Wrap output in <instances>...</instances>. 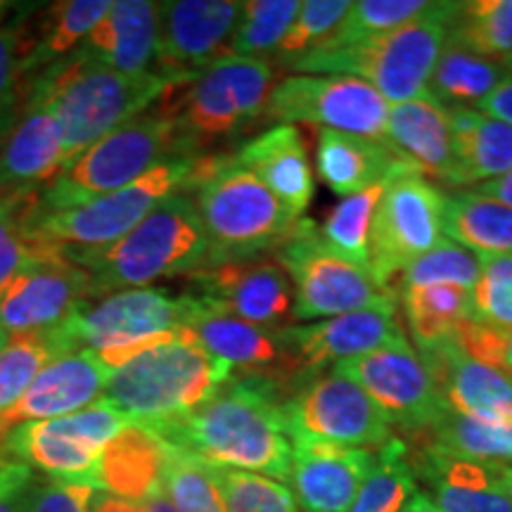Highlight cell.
<instances>
[{"instance_id":"cell-1","label":"cell","mask_w":512,"mask_h":512,"mask_svg":"<svg viewBox=\"0 0 512 512\" xmlns=\"http://www.w3.org/2000/svg\"><path fill=\"white\" fill-rule=\"evenodd\" d=\"M285 392L266 377L240 375L181 420L147 427L209 467L290 482L294 446L285 427Z\"/></svg>"},{"instance_id":"cell-2","label":"cell","mask_w":512,"mask_h":512,"mask_svg":"<svg viewBox=\"0 0 512 512\" xmlns=\"http://www.w3.org/2000/svg\"><path fill=\"white\" fill-rule=\"evenodd\" d=\"M34 83L46 93L62 119L64 169L98 140L145 114L166 93L188 86L162 72H119L81 48L46 72L36 74Z\"/></svg>"},{"instance_id":"cell-3","label":"cell","mask_w":512,"mask_h":512,"mask_svg":"<svg viewBox=\"0 0 512 512\" xmlns=\"http://www.w3.org/2000/svg\"><path fill=\"white\" fill-rule=\"evenodd\" d=\"M188 190L209 240L207 266L275 252L299 221L233 155H202Z\"/></svg>"},{"instance_id":"cell-4","label":"cell","mask_w":512,"mask_h":512,"mask_svg":"<svg viewBox=\"0 0 512 512\" xmlns=\"http://www.w3.org/2000/svg\"><path fill=\"white\" fill-rule=\"evenodd\" d=\"M91 275L93 299L155 287L157 280L192 275L209 264V240L188 192L166 197L126 238L100 249H60Z\"/></svg>"},{"instance_id":"cell-5","label":"cell","mask_w":512,"mask_h":512,"mask_svg":"<svg viewBox=\"0 0 512 512\" xmlns=\"http://www.w3.org/2000/svg\"><path fill=\"white\" fill-rule=\"evenodd\" d=\"M235 377L226 361L181 330L114 368L102 399L136 425L159 427L197 411Z\"/></svg>"},{"instance_id":"cell-6","label":"cell","mask_w":512,"mask_h":512,"mask_svg":"<svg viewBox=\"0 0 512 512\" xmlns=\"http://www.w3.org/2000/svg\"><path fill=\"white\" fill-rule=\"evenodd\" d=\"M458 3H432L413 22L347 48L313 50L287 67L294 74L354 76L389 105L430 93V79L446 46Z\"/></svg>"},{"instance_id":"cell-7","label":"cell","mask_w":512,"mask_h":512,"mask_svg":"<svg viewBox=\"0 0 512 512\" xmlns=\"http://www.w3.org/2000/svg\"><path fill=\"white\" fill-rule=\"evenodd\" d=\"M174 155L197 152L188 145L181 124L169 107L147 110L88 147L46 188L38 190L31 219L60 214L110 195Z\"/></svg>"},{"instance_id":"cell-8","label":"cell","mask_w":512,"mask_h":512,"mask_svg":"<svg viewBox=\"0 0 512 512\" xmlns=\"http://www.w3.org/2000/svg\"><path fill=\"white\" fill-rule=\"evenodd\" d=\"M197 302L188 292L171 297L162 287L121 290L88 299L60 328L50 330L55 347L64 351H93L112 370L162 339L188 330Z\"/></svg>"},{"instance_id":"cell-9","label":"cell","mask_w":512,"mask_h":512,"mask_svg":"<svg viewBox=\"0 0 512 512\" xmlns=\"http://www.w3.org/2000/svg\"><path fill=\"white\" fill-rule=\"evenodd\" d=\"M202 155H174L152 166L138 181L48 216H29L31 238L57 249H100L126 238L166 197L188 188Z\"/></svg>"},{"instance_id":"cell-10","label":"cell","mask_w":512,"mask_h":512,"mask_svg":"<svg viewBox=\"0 0 512 512\" xmlns=\"http://www.w3.org/2000/svg\"><path fill=\"white\" fill-rule=\"evenodd\" d=\"M273 88V62L226 53L188 83L183 98L169 110L188 145L202 155L204 145L233 140L259 124Z\"/></svg>"},{"instance_id":"cell-11","label":"cell","mask_w":512,"mask_h":512,"mask_svg":"<svg viewBox=\"0 0 512 512\" xmlns=\"http://www.w3.org/2000/svg\"><path fill=\"white\" fill-rule=\"evenodd\" d=\"M273 259L285 268L292 283L290 318L297 323H316L399 299L370 268L351 264L332 252L311 219L297 221L290 238L273 252Z\"/></svg>"},{"instance_id":"cell-12","label":"cell","mask_w":512,"mask_h":512,"mask_svg":"<svg viewBox=\"0 0 512 512\" xmlns=\"http://www.w3.org/2000/svg\"><path fill=\"white\" fill-rule=\"evenodd\" d=\"M128 425H133L128 415L100 399L79 413L17 425L0 439V448L31 470L48 475V479L100 491L98 479L105 448Z\"/></svg>"},{"instance_id":"cell-13","label":"cell","mask_w":512,"mask_h":512,"mask_svg":"<svg viewBox=\"0 0 512 512\" xmlns=\"http://www.w3.org/2000/svg\"><path fill=\"white\" fill-rule=\"evenodd\" d=\"M444 192L411 164H401L384 181L370 228V273L396 292V278L418 256L439 245Z\"/></svg>"},{"instance_id":"cell-14","label":"cell","mask_w":512,"mask_h":512,"mask_svg":"<svg viewBox=\"0 0 512 512\" xmlns=\"http://www.w3.org/2000/svg\"><path fill=\"white\" fill-rule=\"evenodd\" d=\"M292 446L382 448L394 439L392 427L370 396L339 370L313 377L283 403Z\"/></svg>"},{"instance_id":"cell-15","label":"cell","mask_w":512,"mask_h":512,"mask_svg":"<svg viewBox=\"0 0 512 512\" xmlns=\"http://www.w3.org/2000/svg\"><path fill=\"white\" fill-rule=\"evenodd\" d=\"M396 309L399 299H392L337 318L280 328V363L271 382L292 394L325 370L394 342L403 335Z\"/></svg>"},{"instance_id":"cell-16","label":"cell","mask_w":512,"mask_h":512,"mask_svg":"<svg viewBox=\"0 0 512 512\" xmlns=\"http://www.w3.org/2000/svg\"><path fill=\"white\" fill-rule=\"evenodd\" d=\"M389 110L392 105L373 86L354 76L292 74L275 83L264 119L278 126L311 124L384 143Z\"/></svg>"},{"instance_id":"cell-17","label":"cell","mask_w":512,"mask_h":512,"mask_svg":"<svg viewBox=\"0 0 512 512\" xmlns=\"http://www.w3.org/2000/svg\"><path fill=\"white\" fill-rule=\"evenodd\" d=\"M335 370L351 377L370 396L392 430L396 427L418 437L446 411L437 382L406 335L366 356L339 363Z\"/></svg>"},{"instance_id":"cell-18","label":"cell","mask_w":512,"mask_h":512,"mask_svg":"<svg viewBox=\"0 0 512 512\" xmlns=\"http://www.w3.org/2000/svg\"><path fill=\"white\" fill-rule=\"evenodd\" d=\"M41 247L36 259L0 294V328L10 337L60 328L83 302L93 299L86 268L57 247Z\"/></svg>"},{"instance_id":"cell-19","label":"cell","mask_w":512,"mask_h":512,"mask_svg":"<svg viewBox=\"0 0 512 512\" xmlns=\"http://www.w3.org/2000/svg\"><path fill=\"white\" fill-rule=\"evenodd\" d=\"M242 3L233 0H169L159 3V67L171 79L192 83L228 53Z\"/></svg>"},{"instance_id":"cell-20","label":"cell","mask_w":512,"mask_h":512,"mask_svg":"<svg viewBox=\"0 0 512 512\" xmlns=\"http://www.w3.org/2000/svg\"><path fill=\"white\" fill-rule=\"evenodd\" d=\"M197 302L266 330H280L292 313V283L275 259L226 261L192 273Z\"/></svg>"},{"instance_id":"cell-21","label":"cell","mask_w":512,"mask_h":512,"mask_svg":"<svg viewBox=\"0 0 512 512\" xmlns=\"http://www.w3.org/2000/svg\"><path fill=\"white\" fill-rule=\"evenodd\" d=\"M62 169V119L46 93L31 83L27 105L0 145V197L46 188Z\"/></svg>"},{"instance_id":"cell-22","label":"cell","mask_w":512,"mask_h":512,"mask_svg":"<svg viewBox=\"0 0 512 512\" xmlns=\"http://www.w3.org/2000/svg\"><path fill=\"white\" fill-rule=\"evenodd\" d=\"M112 368L93 351H64L46 363L8 413L0 415V439L17 425L79 413L102 399Z\"/></svg>"},{"instance_id":"cell-23","label":"cell","mask_w":512,"mask_h":512,"mask_svg":"<svg viewBox=\"0 0 512 512\" xmlns=\"http://www.w3.org/2000/svg\"><path fill=\"white\" fill-rule=\"evenodd\" d=\"M448 411L512 430V377L479 363L456 339L418 351Z\"/></svg>"},{"instance_id":"cell-24","label":"cell","mask_w":512,"mask_h":512,"mask_svg":"<svg viewBox=\"0 0 512 512\" xmlns=\"http://www.w3.org/2000/svg\"><path fill=\"white\" fill-rule=\"evenodd\" d=\"M370 448H294L290 486L304 512H349L377 463Z\"/></svg>"},{"instance_id":"cell-25","label":"cell","mask_w":512,"mask_h":512,"mask_svg":"<svg viewBox=\"0 0 512 512\" xmlns=\"http://www.w3.org/2000/svg\"><path fill=\"white\" fill-rule=\"evenodd\" d=\"M95 60L126 74L157 72L159 3L114 0L81 46Z\"/></svg>"},{"instance_id":"cell-26","label":"cell","mask_w":512,"mask_h":512,"mask_svg":"<svg viewBox=\"0 0 512 512\" xmlns=\"http://www.w3.org/2000/svg\"><path fill=\"white\" fill-rule=\"evenodd\" d=\"M411 463L441 512H512L501 463L448 458L432 451H418Z\"/></svg>"},{"instance_id":"cell-27","label":"cell","mask_w":512,"mask_h":512,"mask_svg":"<svg viewBox=\"0 0 512 512\" xmlns=\"http://www.w3.org/2000/svg\"><path fill=\"white\" fill-rule=\"evenodd\" d=\"M245 169L302 219L313 200V171L297 126H273L247 140L233 155Z\"/></svg>"},{"instance_id":"cell-28","label":"cell","mask_w":512,"mask_h":512,"mask_svg":"<svg viewBox=\"0 0 512 512\" xmlns=\"http://www.w3.org/2000/svg\"><path fill=\"white\" fill-rule=\"evenodd\" d=\"M384 143L422 176L448 185L453 171L451 110L430 93L389 110Z\"/></svg>"},{"instance_id":"cell-29","label":"cell","mask_w":512,"mask_h":512,"mask_svg":"<svg viewBox=\"0 0 512 512\" xmlns=\"http://www.w3.org/2000/svg\"><path fill=\"white\" fill-rule=\"evenodd\" d=\"M169 444L143 425H128L105 448L100 463V491L126 501L164 496Z\"/></svg>"},{"instance_id":"cell-30","label":"cell","mask_w":512,"mask_h":512,"mask_svg":"<svg viewBox=\"0 0 512 512\" xmlns=\"http://www.w3.org/2000/svg\"><path fill=\"white\" fill-rule=\"evenodd\" d=\"M188 332L211 356L226 361L235 370V375L242 373L273 380L275 370H278V330L259 328V325L245 323V320L197 302V311L190 320Z\"/></svg>"},{"instance_id":"cell-31","label":"cell","mask_w":512,"mask_h":512,"mask_svg":"<svg viewBox=\"0 0 512 512\" xmlns=\"http://www.w3.org/2000/svg\"><path fill=\"white\" fill-rule=\"evenodd\" d=\"M403 162L382 140L320 128L316 138L318 178L335 195L351 197L387 181Z\"/></svg>"},{"instance_id":"cell-32","label":"cell","mask_w":512,"mask_h":512,"mask_svg":"<svg viewBox=\"0 0 512 512\" xmlns=\"http://www.w3.org/2000/svg\"><path fill=\"white\" fill-rule=\"evenodd\" d=\"M453 171L448 188H470L512 171V126L475 110H451Z\"/></svg>"},{"instance_id":"cell-33","label":"cell","mask_w":512,"mask_h":512,"mask_svg":"<svg viewBox=\"0 0 512 512\" xmlns=\"http://www.w3.org/2000/svg\"><path fill=\"white\" fill-rule=\"evenodd\" d=\"M441 230L477 256H512V207L475 190L444 192Z\"/></svg>"},{"instance_id":"cell-34","label":"cell","mask_w":512,"mask_h":512,"mask_svg":"<svg viewBox=\"0 0 512 512\" xmlns=\"http://www.w3.org/2000/svg\"><path fill=\"white\" fill-rule=\"evenodd\" d=\"M399 302L418 351L456 339L472 318V292L456 285H430L399 290Z\"/></svg>"},{"instance_id":"cell-35","label":"cell","mask_w":512,"mask_h":512,"mask_svg":"<svg viewBox=\"0 0 512 512\" xmlns=\"http://www.w3.org/2000/svg\"><path fill=\"white\" fill-rule=\"evenodd\" d=\"M415 439L420 441V451L441 453L448 458L479 460V463L512 460V430L465 418L448 408L432 427H427Z\"/></svg>"},{"instance_id":"cell-36","label":"cell","mask_w":512,"mask_h":512,"mask_svg":"<svg viewBox=\"0 0 512 512\" xmlns=\"http://www.w3.org/2000/svg\"><path fill=\"white\" fill-rule=\"evenodd\" d=\"M501 74V60H486L446 38L430 79V95L448 110H472L494 91Z\"/></svg>"},{"instance_id":"cell-37","label":"cell","mask_w":512,"mask_h":512,"mask_svg":"<svg viewBox=\"0 0 512 512\" xmlns=\"http://www.w3.org/2000/svg\"><path fill=\"white\" fill-rule=\"evenodd\" d=\"M110 8V0H62V3L50 5L43 17L41 36L29 55L27 76L36 74L38 69L46 72L64 57L74 55L79 50L76 46H83L86 36Z\"/></svg>"},{"instance_id":"cell-38","label":"cell","mask_w":512,"mask_h":512,"mask_svg":"<svg viewBox=\"0 0 512 512\" xmlns=\"http://www.w3.org/2000/svg\"><path fill=\"white\" fill-rule=\"evenodd\" d=\"M448 41L486 60L512 55V0L458 3Z\"/></svg>"},{"instance_id":"cell-39","label":"cell","mask_w":512,"mask_h":512,"mask_svg":"<svg viewBox=\"0 0 512 512\" xmlns=\"http://www.w3.org/2000/svg\"><path fill=\"white\" fill-rule=\"evenodd\" d=\"M415 494L418 475L408 458V446L394 437L377 451L373 472L363 482L349 512H401Z\"/></svg>"},{"instance_id":"cell-40","label":"cell","mask_w":512,"mask_h":512,"mask_svg":"<svg viewBox=\"0 0 512 512\" xmlns=\"http://www.w3.org/2000/svg\"><path fill=\"white\" fill-rule=\"evenodd\" d=\"M302 3L299 0H249L242 3L238 27L228 43V53L271 62L285 36L290 34Z\"/></svg>"},{"instance_id":"cell-41","label":"cell","mask_w":512,"mask_h":512,"mask_svg":"<svg viewBox=\"0 0 512 512\" xmlns=\"http://www.w3.org/2000/svg\"><path fill=\"white\" fill-rule=\"evenodd\" d=\"M382 192L384 183L344 197L332 207L320 226V238L325 245L356 266L370 268V228H373V216L382 200Z\"/></svg>"},{"instance_id":"cell-42","label":"cell","mask_w":512,"mask_h":512,"mask_svg":"<svg viewBox=\"0 0 512 512\" xmlns=\"http://www.w3.org/2000/svg\"><path fill=\"white\" fill-rule=\"evenodd\" d=\"M164 498L174 512H228L214 470L169 444Z\"/></svg>"},{"instance_id":"cell-43","label":"cell","mask_w":512,"mask_h":512,"mask_svg":"<svg viewBox=\"0 0 512 512\" xmlns=\"http://www.w3.org/2000/svg\"><path fill=\"white\" fill-rule=\"evenodd\" d=\"M430 5L432 3H422V0H361V3H351L349 15L344 17L339 29L316 50L347 48L373 36L387 34V31H394L418 19Z\"/></svg>"},{"instance_id":"cell-44","label":"cell","mask_w":512,"mask_h":512,"mask_svg":"<svg viewBox=\"0 0 512 512\" xmlns=\"http://www.w3.org/2000/svg\"><path fill=\"white\" fill-rule=\"evenodd\" d=\"M479 275H482V256L470 249L456 245L451 240H441L437 247L425 252L399 275L396 292L408 287H430V285H456L463 290H475Z\"/></svg>"},{"instance_id":"cell-45","label":"cell","mask_w":512,"mask_h":512,"mask_svg":"<svg viewBox=\"0 0 512 512\" xmlns=\"http://www.w3.org/2000/svg\"><path fill=\"white\" fill-rule=\"evenodd\" d=\"M55 356H60V351L50 332L10 337V342L0 351V415L8 413L22 399L36 375Z\"/></svg>"},{"instance_id":"cell-46","label":"cell","mask_w":512,"mask_h":512,"mask_svg":"<svg viewBox=\"0 0 512 512\" xmlns=\"http://www.w3.org/2000/svg\"><path fill=\"white\" fill-rule=\"evenodd\" d=\"M36 197L38 190L0 197V294L43 249L29 233Z\"/></svg>"},{"instance_id":"cell-47","label":"cell","mask_w":512,"mask_h":512,"mask_svg":"<svg viewBox=\"0 0 512 512\" xmlns=\"http://www.w3.org/2000/svg\"><path fill=\"white\" fill-rule=\"evenodd\" d=\"M228 512H302L290 486L254 472L211 467Z\"/></svg>"},{"instance_id":"cell-48","label":"cell","mask_w":512,"mask_h":512,"mask_svg":"<svg viewBox=\"0 0 512 512\" xmlns=\"http://www.w3.org/2000/svg\"><path fill=\"white\" fill-rule=\"evenodd\" d=\"M351 3L347 0H306L302 3L297 19H294L290 34L285 36L283 46L273 57V67L287 69L299 57L309 55L311 50L323 46L328 38L339 29L344 17L349 15Z\"/></svg>"},{"instance_id":"cell-49","label":"cell","mask_w":512,"mask_h":512,"mask_svg":"<svg viewBox=\"0 0 512 512\" xmlns=\"http://www.w3.org/2000/svg\"><path fill=\"white\" fill-rule=\"evenodd\" d=\"M472 320L512 328V256H482V275L472 290Z\"/></svg>"},{"instance_id":"cell-50","label":"cell","mask_w":512,"mask_h":512,"mask_svg":"<svg viewBox=\"0 0 512 512\" xmlns=\"http://www.w3.org/2000/svg\"><path fill=\"white\" fill-rule=\"evenodd\" d=\"M456 342L479 363L512 377V328H496L470 318L458 330Z\"/></svg>"},{"instance_id":"cell-51","label":"cell","mask_w":512,"mask_h":512,"mask_svg":"<svg viewBox=\"0 0 512 512\" xmlns=\"http://www.w3.org/2000/svg\"><path fill=\"white\" fill-rule=\"evenodd\" d=\"M34 41L22 24H3L0 27V110L17 102L19 83L27 76V62Z\"/></svg>"},{"instance_id":"cell-52","label":"cell","mask_w":512,"mask_h":512,"mask_svg":"<svg viewBox=\"0 0 512 512\" xmlns=\"http://www.w3.org/2000/svg\"><path fill=\"white\" fill-rule=\"evenodd\" d=\"M98 491L83 484L31 482L24 498V512H93V501Z\"/></svg>"},{"instance_id":"cell-53","label":"cell","mask_w":512,"mask_h":512,"mask_svg":"<svg viewBox=\"0 0 512 512\" xmlns=\"http://www.w3.org/2000/svg\"><path fill=\"white\" fill-rule=\"evenodd\" d=\"M501 67V79H498L494 91L486 95L482 105H479V110H482L486 117L498 119L503 121V124L512 126V55L503 57Z\"/></svg>"},{"instance_id":"cell-54","label":"cell","mask_w":512,"mask_h":512,"mask_svg":"<svg viewBox=\"0 0 512 512\" xmlns=\"http://www.w3.org/2000/svg\"><path fill=\"white\" fill-rule=\"evenodd\" d=\"M93 512H174L164 496L150 498V501H126L105 491H98L93 501Z\"/></svg>"},{"instance_id":"cell-55","label":"cell","mask_w":512,"mask_h":512,"mask_svg":"<svg viewBox=\"0 0 512 512\" xmlns=\"http://www.w3.org/2000/svg\"><path fill=\"white\" fill-rule=\"evenodd\" d=\"M31 482H34V470L24 463H19V460L10 458L8 453L0 448V496H10L17 494V491H24Z\"/></svg>"},{"instance_id":"cell-56","label":"cell","mask_w":512,"mask_h":512,"mask_svg":"<svg viewBox=\"0 0 512 512\" xmlns=\"http://www.w3.org/2000/svg\"><path fill=\"white\" fill-rule=\"evenodd\" d=\"M475 192L512 207V171H508V174L501 176V178H496V181L477 185Z\"/></svg>"},{"instance_id":"cell-57","label":"cell","mask_w":512,"mask_h":512,"mask_svg":"<svg viewBox=\"0 0 512 512\" xmlns=\"http://www.w3.org/2000/svg\"><path fill=\"white\" fill-rule=\"evenodd\" d=\"M401 512H441V508L432 501V496L427 491H418Z\"/></svg>"},{"instance_id":"cell-58","label":"cell","mask_w":512,"mask_h":512,"mask_svg":"<svg viewBox=\"0 0 512 512\" xmlns=\"http://www.w3.org/2000/svg\"><path fill=\"white\" fill-rule=\"evenodd\" d=\"M17 107H19V100L17 102H10V105H5L3 110H0V145H3V140L8 138V133L12 131V126L17 124Z\"/></svg>"},{"instance_id":"cell-59","label":"cell","mask_w":512,"mask_h":512,"mask_svg":"<svg viewBox=\"0 0 512 512\" xmlns=\"http://www.w3.org/2000/svg\"><path fill=\"white\" fill-rule=\"evenodd\" d=\"M27 489L17 491V494H10V496H0V512H24V498H27Z\"/></svg>"},{"instance_id":"cell-60","label":"cell","mask_w":512,"mask_h":512,"mask_svg":"<svg viewBox=\"0 0 512 512\" xmlns=\"http://www.w3.org/2000/svg\"><path fill=\"white\" fill-rule=\"evenodd\" d=\"M501 479H503L505 491H508V496L512 501V465L510 463H501Z\"/></svg>"},{"instance_id":"cell-61","label":"cell","mask_w":512,"mask_h":512,"mask_svg":"<svg viewBox=\"0 0 512 512\" xmlns=\"http://www.w3.org/2000/svg\"><path fill=\"white\" fill-rule=\"evenodd\" d=\"M15 10V3H8V0H0V27L5 24V19H8L10 12Z\"/></svg>"},{"instance_id":"cell-62","label":"cell","mask_w":512,"mask_h":512,"mask_svg":"<svg viewBox=\"0 0 512 512\" xmlns=\"http://www.w3.org/2000/svg\"><path fill=\"white\" fill-rule=\"evenodd\" d=\"M8 342H10V335L3 328H0V351L5 349V344H8Z\"/></svg>"}]
</instances>
